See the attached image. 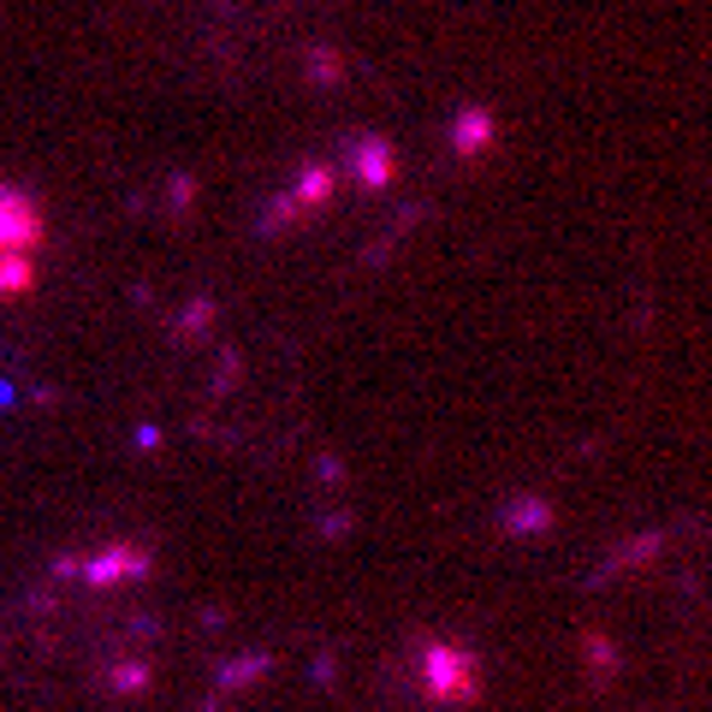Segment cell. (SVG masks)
<instances>
[{"label":"cell","instance_id":"6da1fadb","mask_svg":"<svg viewBox=\"0 0 712 712\" xmlns=\"http://www.w3.org/2000/svg\"><path fill=\"white\" fill-rule=\"evenodd\" d=\"M42 238V220H36V208L24 196H12V190H0V285L18 291L24 267H30V244Z\"/></svg>","mask_w":712,"mask_h":712},{"label":"cell","instance_id":"7a4b0ae2","mask_svg":"<svg viewBox=\"0 0 712 712\" xmlns=\"http://www.w3.org/2000/svg\"><path fill=\"white\" fill-rule=\"evenodd\" d=\"M428 689L440 701H469L475 695V659L463 647H428Z\"/></svg>","mask_w":712,"mask_h":712},{"label":"cell","instance_id":"3957f363","mask_svg":"<svg viewBox=\"0 0 712 712\" xmlns=\"http://www.w3.org/2000/svg\"><path fill=\"white\" fill-rule=\"evenodd\" d=\"M481 137H493V119H487V113H463V131H457V143L475 149Z\"/></svg>","mask_w":712,"mask_h":712}]
</instances>
